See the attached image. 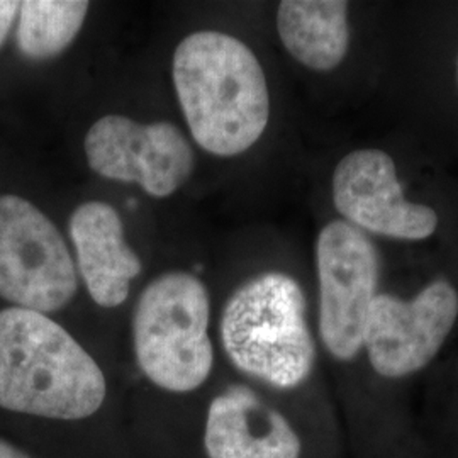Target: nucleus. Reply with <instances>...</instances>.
<instances>
[{"label":"nucleus","instance_id":"f03ea898","mask_svg":"<svg viewBox=\"0 0 458 458\" xmlns=\"http://www.w3.org/2000/svg\"><path fill=\"white\" fill-rule=\"evenodd\" d=\"M104 372L65 327L22 308L0 311V408L75 421L104 404Z\"/></svg>","mask_w":458,"mask_h":458},{"label":"nucleus","instance_id":"dca6fc26","mask_svg":"<svg viewBox=\"0 0 458 458\" xmlns=\"http://www.w3.org/2000/svg\"><path fill=\"white\" fill-rule=\"evenodd\" d=\"M454 79H455V87H457V92H458V51H457V56H455V64H454Z\"/></svg>","mask_w":458,"mask_h":458},{"label":"nucleus","instance_id":"4468645a","mask_svg":"<svg viewBox=\"0 0 458 458\" xmlns=\"http://www.w3.org/2000/svg\"><path fill=\"white\" fill-rule=\"evenodd\" d=\"M21 2L14 0H0V48L7 39V34L11 31L17 14H19Z\"/></svg>","mask_w":458,"mask_h":458},{"label":"nucleus","instance_id":"0eeeda50","mask_svg":"<svg viewBox=\"0 0 458 458\" xmlns=\"http://www.w3.org/2000/svg\"><path fill=\"white\" fill-rule=\"evenodd\" d=\"M458 319V291L435 278L412 299L377 294L369 310L363 348L378 376L403 378L433 360Z\"/></svg>","mask_w":458,"mask_h":458},{"label":"nucleus","instance_id":"39448f33","mask_svg":"<svg viewBox=\"0 0 458 458\" xmlns=\"http://www.w3.org/2000/svg\"><path fill=\"white\" fill-rule=\"evenodd\" d=\"M77 291L75 263L55 223L22 197L0 196V297L48 314Z\"/></svg>","mask_w":458,"mask_h":458},{"label":"nucleus","instance_id":"f257e3e1","mask_svg":"<svg viewBox=\"0 0 458 458\" xmlns=\"http://www.w3.org/2000/svg\"><path fill=\"white\" fill-rule=\"evenodd\" d=\"M174 85L199 147L216 157H236L268 126L270 94L257 55L234 36L199 31L174 53Z\"/></svg>","mask_w":458,"mask_h":458},{"label":"nucleus","instance_id":"423d86ee","mask_svg":"<svg viewBox=\"0 0 458 458\" xmlns=\"http://www.w3.org/2000/svg\"><path fill=\"white\" fill-rule=\"evenodd\" d=\"M319 335L338 360H353L363 346L369 310L376 299L378 255L369 234L335 219L316 240Z\"/></svg>","mask_w":458,"mask_h":458},{"label":"nucleus","instance_id":"7ed1b4c3","mask_svg":"<svg viewBox=\"0 0 458 458\" xmlns=\"http://www.w3.org/2000/svg\"><path fill=\"white\" fill-rule=\"evenodd\" d=\"M221 342L248 376L277 389L301 386L311 374L316 346L299 282L284 272L246 280L223 310Z\"/></svg>","mask_w":458,"mask_h":458},{"label":"nucleus","instance_id":"9b49d317","mask_svg":"<svg viewBox=\"0 0 458 458\" xmlns=\"http://www.w3.org/2000/svg\"><path fill=\"white\" fill-rule=\"evenodd\" d=\"M204 445L209 458L301 457L294 428L246 387H233L211 403Z\"/></svg>","mask_w":458,"mask_h":458},{"label":"nucleus","instance_id":"20e7f679","mask_svg":"<svg viewBox=\"0 0 458 458\" xmlns=\"http://www.w3.org/2000/svg\"><path fill=\"white\" fill-rule=\"evenodd\" d=\"M209 294L192 274L168 272L140 295L132 336L143 374L170 393H191L213 370Z\"/></svg>","mask_w":458,"mask_h":458},{"label":"nucleus","instance_id":"2eb2a0df","mask_svg":"<svg viewBox=\"0 0 458 458\" xmlns=\"http://www.w3.org/2000/svg\"><path fill=\"white\" fill-rule=\"evenodd\" d=\"M0 458H31L22 450H19L13 443L0 438Z\"/></svg>","mask_w":458,"mask_h":458},{"label":"nucleus","instance_id":"f8f14e48","mask_svg":"<svg viewBox=\"0 0 458 458\" xmlns=\"http://www.w3.org/2000/svg\"><path fill=\"white\" fill-rule=\"evenodd\" d=\"M277 33L295 62L314 72H331L344 64L350 49V4L284 0L278 4Z\"/></svg>","mask_w":458,"mask_h":458},{"label":"nucleus","instance_id":"1a4fd4ad","mask_svg":"<svg viewBox=\"0 0 458 458\" xmlns=\"http://www.w3.org/2000/svg\"><path fill=\"white\" fill-rule=\"evenodd\" d=\"M331 191L344 223L365 234L425 242L440 226L433 208L406 197L393 157L380 148H360L344 155L333 172Z\"/></svg>","mask_w":458,"mask_h":458},{"label":"nucleus","instance_id":"9d476101","mask_svg":"<svg viewBox=\"0 0 458 458\" xmlns=\"http://www.w3.org/2000/svg\"><path fill=\"white\" fill-rule=\"evenodd\" d=\"M68 231L94 302L102 308L121 306L128 299L132 278L141 274V260L126 245L119 213L102 200L83 202L70 216Z\"/></svg>","mask_w":458,"mask_h":458},{"label":"nucleus","instance_id":"6e6552de","mask_svg":"<svg viewBox=\"0 0 458 458\" xmlns=\"http://www.w3.org/2000/svg\"><path fill=\"white\" fill-rule=\"evenodd\" d=\"M90 168L104 179L138 183L151 197L172 196L194 172V151L172 123L104 115L85 136Z\"/></svg>","mask_w":458,"mask_h":458},{"label":"nucleus","instance_id":"ddd939ff","mask_svg":"<svg viewBox=\"0 0 458 458\" xmlns=\"http://www.w3.org/2000/svg\"><path fill=\"white\" fill-rule=\"evenodd\" d=\"M89 7L83 0L21 2L17 48L36 62L58 56L81 33Z\"/></svg>","mask_w":458,"mask_h":458}]
</instances>
